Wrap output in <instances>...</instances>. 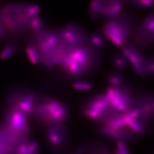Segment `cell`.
<instances>
[{"instance_id": "obj_17", "label": "cell", "mask_w": 154, "mask_h": 154, "mask_svg": "<svg viewBox=\"0 0 154 154\" xmlns=\"http://www.w3.org/2000/svg\"><path fill=\"white\" fill-rule=\"evenodd\" d=\"M15 154H41V148L36 141L28 139L19 146Z\"/></svg>"}, {"instance_id": "obj_14", "label": "cell", "mask_w": 154, "mask_h": 154, "mask_svg": "<svg viewBox=\"0 0 154 154\" xmlns=\"http://www.w3.org/2000/svg\"><path fill=\"white\" fill-rule=\"evenodd\" d=\"M122 53L132 64L135 72L143 77H148L147 69V58L144 57L137 46L132 44H125L122 47Z\"/></svg>"}, {"instance_id": "obj_13", "label": "cell", "mask_w": 154, "mask_h": 154, "mask_svg": "<svg viewBox=\"0 0 154 154\" xmlns=\"http://www.w3.org/2000/svg\"><path fill=\"white\" fill-rule=\"evenodd\" d=\"M154 13L152 12L139 25L131 30V37L137 45L147 47L154 40Z\"/></svg>"}, {"instance_id": "obj_1", "label": "cell", "mask_w": 154, "mask_h": 154, "mask_svg": "<svg viewBox=\"0 0 154 154\" xmlns=\"http://www.w3.org/2000/svg\"><path fill=\"white\" fill-rule=\"evenodd\" d=\"M100 124L101 133L117 141L140 139L149 128L139 110L134 106L124 112L112 113Z\"/></svg>"}, {"instance_id": "obj_6", "label": "cell", "mask_w": 154, "mask_h": 154, "mask_svg": "<svg viewBox=\"0 0 154 154\" xmlns=\"http://www.w3.org/2000/svg\"><path fill=\"white\" fill-rule=\"evenodd\" d=\"M133 19L127 14H120L107 19L102 27V33L107 39L118 47H123L131 33Z\"/></svg>"}, {"instance_id": "obj_2", "label": "cell", "mask_w": 154, "mask_h": 154, "mask_svg": "<svg viewBox=\"0 0 154 154\" xmlns=\"http://www.w3.org/2000/svg\"><path fill=\"white\" fill-rule=\"evenodd\" d=\"M30 134L28 116L6 108L0 121V154H15Z\"/></svg>"}, {"instance_id": "obj_18", "label": "cell", "mask_w": 154, "mask_h": 154, "mask_svg": "<svg viewBox=\"0 0 154 154\" xmlns=\"http://www.w3.org/2000/svg\"><path fill=\"white\" fill-rule=\"evenodd\" d=\"M88 42L94 49H103L107 46V40L102 32L96 31L89 36Z\"/></svg>"}, {"instance_id": "obj_7", "label": "cell", "mask_w": 154, "mask_h": 154, "mask_svg": "<svg viewBox=\"0 0 154 154\" xmlns=\"http://www.w3.org/2000/svg\"><path fill=\"white\" fill-rule=\"evenodd\" d=\"M83 115L89 120L101 123L116 112L110 106L105 95L98 94L90 97L84 103Z\"/></svg>"}, {"instance_id": "obj_12", "label": "cell", "mask_w": 154, "mask_h": 154, "mask_svg": "<svg viewBox=\"0 0 154 154\" xmlns=\"http://www.w3.org/2000/svg\"><path fill=\"white\" fill-rule=\"evenodd\" d=\"M105 95L116 112H124L132 106L134 99L129 90L125 87H110L107 88Z\"/></svg>"}, {"instance_id": "obj_16", "label": "cell", "mask_w": 154, "mask_h": 154, "mask_svg": "<svg viewBox=\"0 0 154 154\" xmlns=\"http://www.w3.org/2000/svg\"><path fill=\"white\" fill-rule=\"evenodd\" d=\"M132 106L136 107L149 127L153 124L154 119V97L150 94H145L133 99Z\"/></svg>"}, {"instance_id": "obj_4", "label": "cell", "mask_w": 154, "mask_h": 154, "mask_svg": "<svg viewBox=\"0 0 154 154\" xmlns=\"http://www.w3.org/2000/svg\"><path fill=\"white\" fill-rule=\"evenodd\" d=\"M99 61V54L86 45L69 48L60 65L66 74L79 78L93 71Z\"/></svg>"}, {"instance_id": "obj_19", "label": "cell", "mask_w": 154, "mask_h": 154, "mask_svg": "<svg viewBox=\"0 0 154 154\" xmlns=\"http://www.w3.org/2000/svg\"><path fill=\"white\" fill-rule=\"evenodd\" d=\"M19 48L17 42L14 40L8 42L0 51V58L4 60L9 58L17 52Z\"/></svg>"}, {"instance_id": "obj_10", "label": "cell", "mask_w": 154, "mask_h": 154, "mask_svg": "<svg viewBox=\"0 0 154 154\" xmlns=\"http://www.w3.org/2000/svg\"><path fill=\"white\" fill-rule=\"evenodd\" d=\"M60 42L69 48L88 44L86 31L82 26L75 23H70L57 30Z\"/></svg>"}, {"instance_id": "obj_9", "label": "cell", "mask_w": 154, "mask_h": 154, "mask_svg": "<svg viewBox=\"0 0 154 154\" xmlns=\"http://www.w3.org/2000/svg\"><path fill=\"white\" fill-rule=\"evenodd\" d=\"M123 8L121 0H91L89 17L93 21L107 20L120 14Z\"/></svg>"}, {"instance_id": "obj_27", "label": "cell", "mask_w": 154, "mask_h": 154, "mask_svg": "<svg viewBox=\"0 0 154 154\" xmlns=\"http://www.w3.org/2000/svg\"><path fill=\"white\" fill-rule=\"evenodd\" d=\"M132 5L137 8H147L153 5L154 0H128Z\"/></svg>"}, {"instance_id": "obj_22", "label": "cell", "mask_w": 154, "mask_h": 154, "mask_svg": "<svg viewBox=\"0 0 154 154\" xmlns=\"http://www.w3.org/2000/svg\"><path fill=\"white\" fill-rule=\"evenodd\" d=\"M25 52L29 60L33 65H37L41 62L40 55L34 43H30L25 48Z\"/></svg>"}, {"instance_id": "obj_8", "label": "cell", "mask_w": 154, "mask_h": 154, "mask_svg": "<svg viewBox=\"0 0 154 154\" xmlns=\"http://www.w3.org/2000/svg\"><path fill=\"white\" fill-rule=\"evenodd\" d=\"M37 99L34 92L27 90L12 91L6 99V108L17 110L29 117L31 116Z\"/></svg>"}, {"instance_id": "obj_29", "label": "cell", "mask_w": 154, "mask_h": 154, "mask_svg": "<svg viewBox=\"0 0 154 154\" xmlns=\"http://www.w3.org/2000/svg\"><path fill=\"white\" fill-rule=\"evenodd\" d=\"M1 1H2V0H0V2H1Z\"/></svg>"}, {"instance_id": "obj_26", "label": "cell", "mask_w": 154, "mask_h": 154, "mask_svg": "<svg viewBox=\"0 0 154 154\" xmlns=\"http://www.w3.org/2000/svg\"><path fill=\"white\" fill-rule=\"evenodd\" d=\"M114 154H131L130 148L126 141H117L114 150Z\"/></svg>"}, {"instance_id": "obj_24", "label": "cell", "mask_w": 154, "mask_h": 154, "mask_svg": "<svg viewBox=\"0 0 154 154\" xmlns=\"http://www.w3.org/2000/svg\"><path fill=\"white\" fill-rule=\"evenodd\" d=\"M107 80L111 87H119L123 82L124 77L120 72H113L108 75Z\"/></svg>"}, {"instance_id": "obj_3", "label": "cell", "mask_w": 154, "mask_h": 154, "mask_svg": "<svg viewBox=\"0 0 154 154\" xmlns=\"http://www.w3.org/2000/svg\"><path fill=\"white\" fill-rule=\"evenodd\" d=\"M40 8L37 5L14 2L0 7V23L7 34L16 36L28 30L29 21L38 16Z\"/></svg>"}, {"instance_id": "obj_28", "label": "cell", "mask_w": 154, "mask_h": 154, "mask_svg": "<svg viewBox=\"0 0 154 154\" xmlns=\"http://www.w3.org/2000/svg\"><path fill=\"white\" fill-rule=\"evenodd\" d=\"M7 35V33L5 28L0 23V41H2Z\"/></svg>"}, {"instance_id": "obj_20", "label": "cell", "mask_w": 154, "mask_h": 154, "mask_svg": "<svg viewBox=\"0 0 154 154\" xmlns=\"http://www.w3.org/2000/svg\"><path fill=\"white\" fill-rule=\"evenodd\" d=\"M75 154H110L106 147L101 145L93 144L80 149Z\"/></svg>"}, {"instance_id": "obj_21", "label": "cell", "mask_w": 154, "mask_h": 154, "mask_svg": "<svg viewBox=\"0 0 154 154\" xmlns=\"http://www.w3.org/2000/svg\"><path fill=\"white\" fill-rule=\"evenodd\" d=\"M45 23L38 15L33 17L28 23V30L33 35H36L45 30Z\"/></svg>"}, {"instance_id": "obj_25", "label": "cell", "mask_w": 154, "mask_h": 154, "mask_svg": "<svg viewBox=\"0 0 154 154\" xmlns=\"http://www.w3.org/2000/svg\"><path fill=\"white\" fill-rule=\"evenodd\" d=\"M73 87L79 91H90L93 89V83L88 80L78 79L73 83Z\"/></svg>"}, {"instance_id": "obj_23", "label": "cell", "mask_w": 154, "mask_h": 154, "mask_svg": "<svg viewBox=\"0 0 154 154\" xmlns=\"http://www.w3.org/2000/svg\"><path fill=\"white\" fill-rule=\"evenodd\" d=\"M113 66L119 70H123L127 68L129 61L122 53L117 52L113 55L112 58Z\"/></svg>"}, {"instance_id": "obj_15", "label": "cell", "mask_w": 154, "mask_h": 154, "mask_svg": "<svg viewBox=\"0 0 154 154\" xmlns=\"http://www.w3.org/2000/svg\"><path fill=\"white\" fill-rule=\"evenodd\" d=\"M34 36V43L39 51L40 57L51 52L60 43L57 30L46 29Z\"/></svg>"}, {"instance_id": "obj_5", "label": "cell", "mask_w": 154, "mask_h": 154, "mask_svg": "<svg viewBox=\"0 0 154 154\" xmlns=\"http://www.w3.org/2000/svg\"><path fill=\"white\" fill-rule=\"evenodd\" d=\"M69 109L63 102L49 96L37 98L32 115L39 125L47 128L63 124L68 119Z\"/></svg>"}, {"instance_id": "obj_11", "label": "cell", "mask_w": 154, "mask_h": 154, "mask_svg": "<svg viewBox=\"0 0 154 154\" xmlns=\"http://www.w3.org/2000/svg\"><path fill=\"white\" fill-rule=\"evenodd\" d=\"M69 131L63 124L48 128L45 141L48 148L55 154H63L69 144Z\"/></svg>"}]
</instances>
